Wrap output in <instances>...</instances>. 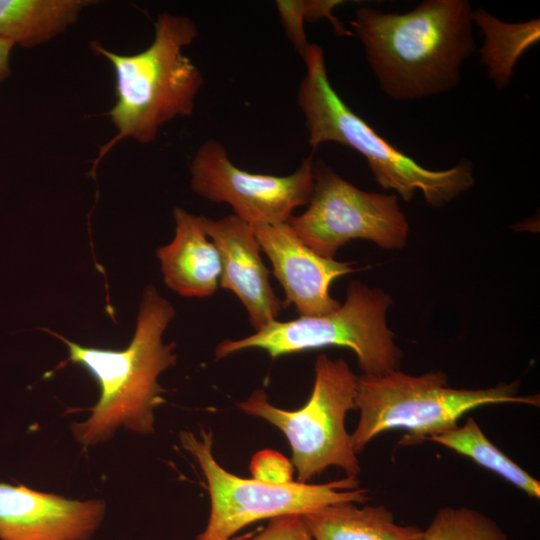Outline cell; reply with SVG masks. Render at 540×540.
Masks as SVG:
<instances>
[{
    "instance_id": "obj_21",
    "label": "cell",
    "mask_w": 540,
    "mask_h": 540,
    "mask_svg": "<svg viewBox=\"0 0 540 540\" xmlns=\"http://www.w3.org/2000/svg\"><path fill=\"white\" fill-rule=\"evenodd\" d=\"M228 540H313L300 515L271 518L266 527Z\"/></svg>"
},
{
    "instance_id": "obj_16",
    "label": "cell",
    "mask_w": 540,
    "mask_h": 540,
    "mask_svg": "<svg viewBox=\"0 0 540 540\" xmlns=\"http://www.w3.org/2000/svg\"><path fill=\"white\" fill-rule=\"evenodd\" d=\"M87 0H0V39L23 47L44 43L77 20Z\"/></svg>"
},
{
    "instance_id": "obj_4",
    "label": "cell",
    "mask_w": 540,
    "mask_h": 540,
    "mask_svg": "<svg viewBox=\"0 0 540 540\" xmlns=\"http://www.w3.org/2000/svg\"><path fill=\"white\" fill-rule=\"evenodd\" d=\"M197 35L192 20L163 12L156 20L152 43L137 54L119 55L92 43L94 51L113 66L116 92L109 116L118 133L102 148L98 160L122 138L150 143L164 124L192 114L204 80L184 49Z\"/></svg>"
},
{
    "instance_id": "obj_22",
    "label": "cell",
    "mask_w": 540,
    "mask_h": 540,
    "mask_svg": "<svg viewBox=\"0 0 540 540\" xmlns=\"http://www.w3.org/2000/svg\"><path fill=\"white\" fill-rule=\"evenodd\" d=\"M253 477L270 481H290L292 467L281 454L265 451L256 454L251 464Z\"/></svg>"
},
{
    "instance_id": "obj_20",
    "label": "cell",
    "mask_w": 540,
    "mask_h": 540,
    "mask_svg": "<svg viewBox=\"0 0 540 540\" xmlns=\"http://www.w3.org/2000/svg\"><path fill=\"white\" fill-rule=\"evenodd\" d=\"M275 6L286 37L303 59L310 46L305 33L306 0H278Z\"/></svg>"
},
{
    "instance_id": "obj_17",
    "label": "cell",
    "mask_w": 540,
    "mask_h": 540,
    "mask_svg": "<svg viewBox=\"0 0 540 540\" xmlns=\"http://www.w3.org/2000/svg\"><path fill=\"white\" fill-rule=\"evenodd\" d=\"M475 23L484 36L480 49L481 64L488 77L499 89L511 80L513 69L522 54L536 44L540 38L539 20L506 23L482 8L473 10Z\"/></svg>"
},
{
    "instance_id": "obj_1",
    "label": "cell",
    "mask_w": 540,
    "mask_h": 540,
    "mask_svg": "<svg viewBox=\"0 0 540 540\" xmlns=\"http://www.w3.org/2000/svg\"><path fill=\"white\" fill-rule=\"evenodd\" d=\"M379 87L411 101L451 91L476 50L467 0H425L406 13L363 6L350 21Z\"/></svg>"
},
{
    "instance_id": "obj_18",
    "label": "cell",
    "mask_w": 540,
    "mask_h": 540,
    "mask_svg": "<svg viewBox=\"0 0 540 540\" xmlns=\"http://www.w3.org/2000/svg\"><path fill=\"white\" fill-rule=\"evenodd\" d=\"M429 441L436 442L470 458L478 465L499 475L529 497L540 498L539 480L531 476L494 445L473 417H468L463 425H457Z\"/></svg>"
},
{
    "instance_id": "obj_6",
    "label": "cell",
    "mask_w": 540,
    "mask_h": 540,
    "mask_svg": "<svg viewBox=\"0 0 540 540\" xmlns=\"http://www.w3.org/2000/svg\"><path fill=\"white\" fill-rule=\"evenodd\" d=\"M391 297L361 281H352L346 300L336 310L321 316L275 320L250 336L225 339L215 348V358L246 349H261L272 358L328 346L346 347L357 358L363 374H381L398 369L402 351L387 327Z\"/></svg>"
},
{
    "instance_id": "obj_14",
    "label": "cell",
    "mask_w": 540,
    "mask_h": 540,
    "mask_svg": "<svg viewBox=\"0 0 540 540\" xmlns=\"http://www.w3.org/2000/svg\"><path fill=\"white\" fill-rule=\"evenodd\" d=\"M173 216L175 236L156 251L164 282L183 297L211 296L220 283L218 249L204 230L202 216L181 208H175Z\"/></svg>"
},
{
    "instance_id": "obj_8",
    "label": "cell",
    "mask_w": 540,
    "mask_h": 540,
    "mask_svg": "<svg viewBox=\"0 0 540 540\" xmlns=\"http://www.w3.org/2000/svg\"><path fill=\"white\" fill-rule=\"evenodd\" d=\"M180 440L197 461L207 483L211 508L205 529L196 540H228L243 527L283 515H304L328 505L369 500L368 489L354 478L323 484L241 478L221 467L213 457V434L199 437L181 432Z\"/></svg>"
},
{
    "instance_id": "obj_19",
    "label": "cell",
    "mask_w": 540,
    "mask_h": 540,
    "mask_svg": "<svg viewBox=\"0 0 540 540\" xmlns=\"http://www.w3.org/2000/svg\"><path fill=\"white\" fill-rule=\"evenodd\" d=\"M422 540H508L500 525L490 516L469 507L439 509Z\"/></svg>"
},
{
    "instance_id": "obj_7",
    "label": "cell",
    "mask_w": 540,
    "mask_h": 540,
    "mask_svg": "<svg viewBox=\"0 0 540 540\" xmlns=\"http://www.w3.org/2000/svg\"><path fill=\"white\" fill-rule=\"evenodd\" d=\"M314 385L307 403L287 411L268 401L259 389L238 403L248 415L277 427L287 438L297 481L308 483L328 467L342 469L356 479L361 472L357 453L345 427V418L356 409L357 376L343 359L320 354L314 364Z\"/></svg>"
},
{
    "instance_id": "obj_10",
    "label": "cell",
    "mask_w": 540,
    "mask_h": 540,
    "mask_svg": "<svg viewBox=\"0 0 540 540\" xmlns=\"http://www.w3.org/2000/svg\"><path fill=\"white\" fill-rule=\"evenodd\" d=\"M191 188L214 203L231 206L236 217L255 225L288 222L293 211L307 205L314 186L313 156L286 176L251 173L237 167L225 147L206 140L190 164Z\"/></svg>"
},
{
    "instance_id": "obj_12",
    "label": "cell",
    "mask_w": 540,
    "mask_h": 540,
    "mask_svg": "<svg viewBox=\"0 0 540 540\" xmlns=\"http://www.w3.org/2000/svg\"><path fill=\"white\" fill-rule=\"evenodd\" d=\"M104 515L101 500H72L0 483V540H89Z\"/></svg>"
},
{
    "instance_id": "obj_5",
    "label": "cell",
    "mask_w": 540,
    "mask_h": 540,
    "mask_svg": "<svg viewBox=\"0 0 540 540\" xmlns=\"http://www.w3.org/2000/svg\"><path fill=\"white\" fill-rule=\"evenodd\" d=\"M519 380L484 389L448 386L443 372L413 376L390 370L357 376L356 409L360 417L351 434L353 448L361 452L379 434L403 429L401 444L430 440L455 426L468 411L499 403L538 407L539 396H518Z\"/></svg>"
},
{
    "instance_id": "obj_13",
    "label": "cell",
    "mask_w": 540,
    "mask_h": 540,
    "mask_svg": "<svg viewBox=\"0 0 540 540\" xmlns=\"http://www.w3.org/2000/svg\"><path fill=\"white\" fill-rule=\"evenodd\" d=\"M202 223L220 255L219 286L241 301L255 332L277 320L285 305L270 284L253 227L233 214L220 219L202 216Z\"/></svg>"
},
{
    "instance_id": "obj_9",
    "label": "cell",
    "mask_w": 540,
    "mask_h": 540,
    "mask_svg": "<svg viewBox=\"0 0 540 540\" xmlns=\"http://www.w3.org/2000/svg\"><path fill=\"white\" fill-rule=\"evenodd\" d=\"M288 224L305 245L328 259H334L340 247L355 239L399 249L409 233L396 195L359 189L322 160L314 162V186L307 209L291 216Z\"/></svg>"
},
{
    "instance_id": "obj_2",
    "label": "cell",
    "mask_w": 540,
    "mask_h": 540,
    "mask_svg": "<svg viewBox=\"0 0 540 540\" xmlns=\"http://www.w3.org/2000/svg\"><path fill=\"white\" fill-rule=\"evenodd\" d=\"M175 316L173 306L153 285L143 293L134 336L123 350L82 346L51 332L67 346L68 361L85 368L96 380L100 395L91 415L72 427L84 446L102 442L119 427L148 434L154 431V410L164 402L158 377L175 365L174 343L162 335Z\"/></svg>"
},
{
    "instance_id": "obj_15",
    "label": "cell",
    "mask_w": 540,
    "mask_h": 540,
    "mask_svg": "<svg viewBox=\"0 0 540 540\" xmlns=\"http://www.w3.org/2000/svg\"><path fill=\"white\" fill-rule=\"evenodd\" d=\"M313 540H422L423 529L401 525L384 505H328L301 516Z\"/></svg>"
},
{
    "instance_id": "obj_3",
    "label": "cell",
    "mask_w": 540,
    "mask_h": 540,
    "mask_svg": "<svg viewBox=\"0 0 540 540\" xmlns=\"http://www.w3.org/2000/svg\"><path fill=\"white\" fill-rule=\"evenodd\" d=\"M306 73L297 102L304 115L308 143L312 150L326 142L347 146L367 162L376 182L410 201L420 191L426 203L441 207L474 185L473 165L463 158L446 170H430L389 143L357 115L333 88L325 55L315 43L303 58Z\"/></svg>"
},
{
    "instance_id": "obj_11",
    "label": "cell",
    "mask_w": 540,
    "mask_h": 540,
    "mask_svg": "<svg viewBox=\"0 0 540 540\" xmlns=\"http://www.w3.org/2000/svg\"><path fill=\"white\" fill-rule=\"evenodd\" d=\"M273 274L285 293V306L294 305L299 317L328 314L341 303L331 297V283L351 272L353 263L322 257L305 245L288 222L252 226Z\"/></svg>"
},
{
    "instance_id": "obj_23",
    "label": "cell",
    "mask_w": 540,
    "mask_h": 540,
    "mask_svg": "<svg viewBox=\"0 0 540 540\" xmlns=\"http://www.w3.org/2000/svg\"><path fill=\"white\" fill-rule=\"evenodd\" d=\"M14 44L12 40L0 39V82L10 74L9 56Z\"/></svg>"
}]
</instances>
